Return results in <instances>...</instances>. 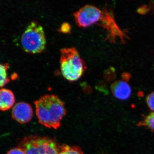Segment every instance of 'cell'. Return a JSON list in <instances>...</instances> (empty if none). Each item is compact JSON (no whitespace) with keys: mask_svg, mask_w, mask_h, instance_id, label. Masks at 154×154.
Wrapping results in <instances>:
<instances>
[{"mask_svg":"<svg viewBox=\"0 0 154 154\" xmlns=\"http://www.w3.org/2000/svg\"><path fill=\"white\" fill-rule=\"evenodd\" d=\"M34 104L40 124L54 129L60 127L61 121L66 114V111L64 103L57 96L45 95L35 101Z\"/></svg>","mask_w":154,"mask_h":154,"instance_id":"1","label":"cell"},{"mask_svg":"<svg viewBox=\"0 0 154 154\" xmlns=\"http://www.w3.org/2000/svg\"><path fill=\"white\" fill-rule=\"evenodd\" d=\"M60 69L63 76L70 82L82 76L86 68L85 61L75 47L60 49Z\"/></svg>","mask_w":154,"mask_h":154,"instance_id":"2","label":"cell"},{"mask_svg":"<svg viewBox=\"0 0 154 154\" xmlns=\"http://www.w3.org/2000/svg\"><path fill=\"white\" fill-rule=\"evenodd\" d=\"M21 43L26 52L30 54L42 52L45 48L46 39L41 24L35 21L30 22L22 34Z\"/></svg>","mask_w":154,"mask_h":154,"instance_id":"3","label":"cell"},{"mask_svg":"<svg viewBox=\"0 0 154 154\" xmlns=\"http://www.w3.org/2000/svg\"><path fill=\"white\" fill-rule=\"evenodd\" d=\"M59 146L51 138L35 135L24 137L19 145L26 154H58Z\"/></svg>","mask_w":154,"mask_h":154,"instance_id":"4","label":"cell"},{"mask_svg":"<svg viewBox=\"0 0 154 154\" xmlns=\"http://www.w3.org/2000/svg\"><path fill=\"white\" fill-rule=\"evenodd\" d=\"M73 16L78 26L87 28L99 22L103 15L102 11L96 6L87 5L75 12Z\"/></svg>","mask_w":154,"mask_h":154,"instance_id":"5","label":"cell"},{"mask_svg":"<svg viewBox=\"0 0 154 154\" xmlns=\"http://www.w3.org/2000/svg\"><path fill=\"white\" fill-rule=\"evenodd\" d=\"M33 109L28 103L20 102L13 107L12 111V118L17 122L24 124L30 121L33 117Z\"/></svg>","mask_w":154,"mask_h":154,"instance_id":"6","label":"cell"},{"mask_svg":"<svg viewBox=\"0 0 154 154\" xmlns=\"http://www.w3.org/2000/svg\"><path fill=\"white\" fill-rule=\"evenodd\" d=\"M110 90L114 97L120 100L128 99L132 93L130 86L122 81H116L113 83L110 86Z\"/></svg>","mask_w":154,"mask_h":154,"instance_id":"7","label":"cell"},{"mask_svg":"<svg viewBox=\"0 0 154 154\" xmlns=\"http://www.w3.org/2000/svg\"><path fill=\"white\" fill-rule=\"evenodd\" d=\"M15 97L14 93L8 89L0 90V110L7 111L14 106Z\"/></svg>","mask_w":154,"mask_h":154,"instance_id":"8","label":"cell"},{"mask_svg":"<svg viewBox=\"0 0 154 154\" xmlns=\"http://www.w3.org/2000/svg\"><path fill=\"white\" fill-rule=\"evenodd\" d=\"M139 127H144L147 129L154 131V111L144 117L143 119L137 123Z\"/></svg>","mask_w":154,"mask_h":154,"instance_id":"9","label":"cell"},{"mask_svg":"<svg viewBox=\"0 0 154 154\" xmlns=\"http://www.w3.org/2000/svg\"><path fill=\"white\" fill-rule=\"evenodd\" d=\"M58 154H84L79 147L63 145L59 146Z\"/></svg>","mask_w":154,"mask_h":154,"instance_id":"10","label":"cell"},{"mask_svg":"<svg viewBox=\"0 0 154 154\" xmlns=\"http://www.w3.org/2000/svg\"><path fill=\"white\" fill-rule=\"evenodd\" d=\"M9 65L0 64V88L3 87L10 82V79L8 76V69Z\"/></svg>","mask_w":154,"mask_h":154,"instance_id":"11","label":"cell"},{"mask_svg":"<svg viewBox=\"0 0 154 154\" xmlns=\"http://www.w3.org/2000/svg\"><path fill=\"white\" fill-rule=\"evenodd\" d=\"M146 102L149 109L154 111V92H152L147 96Z\"/></svg>","mask_w":154,"mask_h":154,"instance_id":"12","label":"cell"},{"mask_svg":"<svg viewBox=\"0 0 154 154\" xmlns=\"http://www.w3.org/2000/svg\"><path fill=\"white\" fill-rule=\"evenodd\" d=\"M71 26L69 23L65 22L62 24L59 30L60 32L64 33H69L71 30Z\"/></svg>","mask_w":154,"mask_h":154,"instance_id":"13","label":"cell"},{"mask_svg":"<svg viewBox=\"0 0 154 154\" xmlns=\"http://www.w3.org/2000/svg\"><path fill=\"white\" fill-rule=\"evenodd\" d=\"M7 154H26L23 149L21 148L17 147L11 149Z\"/></svg>","mask_w":154,"mask_h":154,"instance_id":"14","label":"cell"}]
</instances>
